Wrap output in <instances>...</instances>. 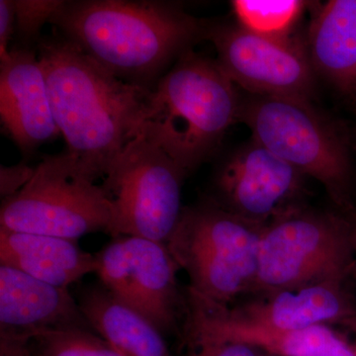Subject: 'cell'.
Returning <instances> with one entry per match:
<instances>
[{"label": "cell", "mask_w": 356, "mask_h": 356, "mask_svg": "<svg viewBox=\"0 0 356 356\" xmlns=\"http://www.w3.org/2000/svg\"><path fill=\"white\" fill-rule=\"evenodd\" d=\"M242 98L217 60L185 51L147 96L138 136L187 175L212 158L238 121Z\"/></svg>", "instance_id": "obj_3"}, {"label": "cell", "mask_w": 356, "mask_h": 356, "mask_svg": "<svg viewBox=\"0 0 356 356\" xmlns=\"http://www.w3.org/2000/svg\"><path fill=\"white\" fill-rule=\"evenodd\" d=\"M0 356H35L29 337L0 332Z\"/></svg>", "instance_id": "obj_25"}, {"label": "cell", "mask_w": 356, "mask_h": 356, "mask_svg": "<svg viewBox=\"0 0 356 356\" xmlns=\"http://www.w3.org/2000/svg\"><path fill=\"white\" fill-rule=\"evenodd\" d=\"M96 274L119 301L147 318L163 334H181L185 291L179 266L165 243L133 236H115L100 250Z\"/></svg>", "instance_id": "obj_11"}, {"label": "cell", "mask_w": 356, "mask_h": 356, "mask_svg": "<svg viewBox=\"0 0 356 356\" xmlns=\"http://www.w3.org/2000/svg\"><path fill=\"white\" fill-rule=\"evenodd\" d=\"M62 0H14L16 13V46L33 48L38 44L42 28L50 23Z\"/></svg>", "instance_id": "obj_21"}, {"label": "cell", "mask_w": 356, "mask_h": 356, "mask_svg": "<svg viewBox=\"0 0 356 356\" xmlns=\"http://www.w3.org/2000/svg\"><path fill=\"white\" fill-rule=\"evenodd\" d=\"M305 178L252 138L218 166L209 197L231 214L264 228L303 206Z\"/></svg>", "instance_id": "obj_12"}, {"label": "cell", "mask_w": 356, "mask_h": 356, "mask_svg": "<svg viewBox=\"0 0 356 356\" xmlns=\"http://www.w3.org/2000/svg\"><path fill=\"white\" fill-rule=\"evenodd\" d=\"M67 329L92 330L69 288L0 264V332L31 339L40 332Z\"/></svg>", "instance_id": "obj_14"}, {"label": "cell", "mask_w": 356, "mask_h": 356, "mask_svg": "<svg viewBox=\"0 0 356 356\" xmlns=\"http://www.w3.org/2000/svg\"><path fill=\"white\" fill-rule=\"evenodd\" d=\"M35 356H123L92 330L40 332L30 339Z\"/></svg>", "instance_id": "obj_20"}, {"label": "cell", "mask_w": 356, "mask_h": 356, "mask_svg": "<svg viewBox=\"0 0 356 356\" xmlns=\"http://www.w3.org/2000/svg\"><path fill=\"white\" fill-rule=\"evenodd\" d=\"M36 50L65 152L103 180L138 137L151 89L117 79L56 28Z\"/></svg>", "instance_id": "obj_1"}, {"label": "cell", "mask_w": 356, "mask_h": 356, "mask_svg": "<svg viewBox=\"0 0 356 356\" xmlns=\"http://www.w3.org/2000/svg\"><path fill=\"white\" fill-rule=\"evenodd\" d=\"M266 353L245 343H226L205 344L192 348L186 356H264Z\"/></svg>", "instance_id": "obj_23"}, {"label": "cell", "mask_w": 356, "mask_h": 356, "mask_svg": "<svg viewBox=\"0 0 356 356\" xmlns=\"http://www.w3.org/2000/svg\"><path fill=\"white\" fill-rule=\"evenodd\" d=\"M186 172L138 136L102 180L114 210L113 238L133 236L166 243L179 220Z\"/></svg>", "instance_id": "obj_9"}, {"label": "cell", "mask_w": 356, "mask_h": 356, "mask_svg": "<svg viewBox=\"0 0 356 356\" xmlns=\"http://www.w3.org/2000/svg\"><path fill=\"white\" fill-rule=\"evenodd\" d=\"M317 74L356 107V0H331L318 9L308 36Z\"/></svg>", "instance_id": "obj_16"}, {"label": "cell", "mask_w": 356, "mask_h": 356, "mask_svg": "<svg viewBox=\"0 0 356 356\" xmlns=\"http://www.w3.org/2000/svg\"><path fill=\"white\" fill-rule=\"evenodd\" d=\"M184 291L181 336L188 346L208 334L235 329L292 331L327 325L356 332V298L344 283L283 290L233 307Z\"/></svg>", "instance_id": "obj_8"}, {"label": "cell", "mask_w": 356, "mask_h": 356, "mask_svg": "<svg viewBox=\"0 0 356 356\" xmlns=\"http://www.w3.org/2000/svg\"><path fill=\"white\" fill-rule=\"evenodd\" d=\"M304 4L297 0H236L233 8L238 24L247 29L284 36L298 20Z\"/></svg>", "instance_id": "obj_19"}, {"label": "cell", "mask_w": 356, "mask_h": 356, "mask_svg": "<svg viewBox=\"0 0 356 356\" xmlns=\"http://www.w3.org/2000/svg\"><path fill=\"white\" fill-rule=\"evenodd\" d=\"M0 228L77 241L89 234L113 235L108 194L74 156H44L27 184L2 200Z\"/></svg>", "instance_id": "obj_7"}, {"label": "cell", "mask_w": 356, "mask_h": 356, "mask_svg": "<svg viewBox=\"0 0 356 356\" xmlns=\"http://www.w3.org/2000/svg\"><path fill=\"white\" fill-rule=\"evenodd\" d=\"M204 39L214 44L225 74L250 95L314 99L317 72L299 40L261 34L238 23L208 22Z\"/></svg>", "instance_id": "obj_10"}, {"label": "cell", "mask_w": 356, "mask_h": 356, "mask_svg": "<svg viewBox=\"0 0 356 356\" xmlns=\"http://www.w3.org/2000/svg\"><path fill=\"white\" fill-rule=\"evenodd\" d=\"M355 273L356 252L346 214L303 205L262 228L250 293L262 296L323 283L348 284Z\"/></svg>", "instance_id": "obj_5"}, {"label": "cell", "mask_w": 356, "mask_h": 356, "mask_svg": "<svg viewBox=\"0 0 356 356\" xmlns=\"http://www.w3.org/2000/svg\"><path fill=\"white\" fill-rule=\"evenodd\" d=\"M35 168L26 163L13 166H0V194L2 200L20 191L34 175Z\"/></svg>", "instance_id": "obj_22"}, {"label": "cell", "mask_w": 356, "mask_h": 356, "mask_svg": "<svg viewBox=\"0 0 356 356\" xmlns=\"http://www.w3.org/2000/svg\"><path fill=\"white\" fill-rule=\"evenodd\" d=\"M77 241L0 228V264L49 284L69 288L97 269L96 254Z\"/></svg>", "instance_id": "obj_15"}, {"label": "cell", "mask_w": 356, "mask_h": 356, "mask_svg": "<svg viewBox=\"0 0 356 356\" xmlns=\"http://www.w3.org/2000/svg\"><path fill=\"white\" fill-rule=\"evenodd\" d=\"M79 307L91 329L123 356H172L165 334L102 284L84 287Z\"/></svg>", "instance_id": "obj_17"}, {"label": "cell", "mask_w": 356, "mask_h": 356, "mask_svg": "<svg viewBox=\"0 0 356 356\" xmlns=\"http://www.w3.org/2000/svg\"><path fill=\"white\" fill-rule=\"evenodd\" d=\"M238 121L252 138L325 187L339 211L355 207L356 172L350 126L295 98L250 95Z\"/></svg>", "instance_id": "obj_4"}, {"label": "cell", "mask_w": 356, "mask_h": 356, "mask_svg": "<svg viewBox=\"0 0 356 356\" xmlns=\"http://www.w3.org/2000/svg\"><path fill=\"white\" fill-rule=\"evenodd\" d=\"M226 343L248 344L274 356H356V339L350 341L339 327L327 325L292 331L227 330L208 334L189 348Z\"/></svg>", "instance_id": "obj_18"}, {"label": "cell", "mask_w": 356, "mask_h": 356, "mask_svg": "<svg viewBox=\"0 0 356 356\" xmlns=\"http://www.w3.org/2000/svg\"><path fill=\"white\" fill-rule=\"evenodd\" d=\"M264 356H274V355H267V353H266V355Z\"/></svg>", "instance_id": "obj_28"}, {"label": "cell", "mask_w": 356, "mask_h": 356, "mask_svg": "<svg viewBox=\"0 0 356 356\" xmlns=\"http://www.w3.org/2000/svg\"><path fill=\"white\" fill-rule=\"evenodd\" d=\"M50 23L117 79L149 89L207 26L179 3L158 0L62 1Z\"/></svg>", "instance_id": "obj_2"}, {"label": "cell", "mask_w": 356, "mask_h": 356, "mask_svg": "<svg viewBox=\"0 0 356 356\" xmlns=\"http://www.w3.org/2000/svg\"><path fill=\"white\" fill-rule=\"evenodd\" d=\"M16 13L14 0H0V60L10 53L11 40L15 38Z\"/></svg>", "instance_id": "obj_24"}, {"label": "cell", "mask_w": 356, "mask_h": 356, "mask_svg": "<svg viewBox=\"0 0 356 356\" xmlns=\"http://www.w3.org/2000/svg\"><path fill=\"white\" fill-rule=\"evenodd\" d=\"M0 119L25 154L60 135L36 49L14 44L0 60Z\"/></svg>", "instance_id": "obj_13"}, {"label": "cell", "mask_w": 356, "mask_h": 356, "mask_svg": "<svg viewBox=\"0 0 356 356\" xmlns=\"http://www.w3.org/2000/svg\"><path fill=\"white\" fill-rule=\"evenodd\" d=\"M261 229L207 197L184 206L165 245L188 275V291L229 306L254 287Z\"/></svg>", "instance_id": "obj_6"}, {"label": "cell", "mask_w": 356, "mask_h": 356, "mask_svg": "<svg viewBox=\"0 0 356 356\" xmlns=\"http://www.w3.org/2000/svg\"><path fill=\"white\" fill-rule=\"evenodd\" d=\"M355 112H356V108ZM350 126V125H348ZM350 140H351V146H353V153H355L356 156V124L353 126H350Z\"/></svg>", "instance_id": "obj_27"}, {"label": "cell", "mask_w": 356, "mask_h": 356, "mask_svg": "<svg viewBox=\"0 0 356 356\" xmlns=\"http://www.w3.org/2000/svg\"><path fill=\"white\" fill-rule=\"evenodd\" d=\"M343 213L348 218V224H350L351 241H353L356 252V206L353 209L344 211Z\"/></svg>", "instance_id": "obj_26"}]
</instances>
